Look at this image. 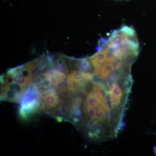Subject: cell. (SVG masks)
Returning <instances> with one entry per match:
<instances>
[{"label":"cell","mask_w":156,"mask_h":156,"mask_svg":"<svg viewBox=\"0 0 156 156\" xmlns=\"http://www.w3.org/2000/svg\"><path fill=\"white\" fill-rule=\"evenodd\" d=\"M38 59L9 70L1 77V100L19 103L30 87Z\"/></svg>","instance_id":"obj_1"}]
</instances>
